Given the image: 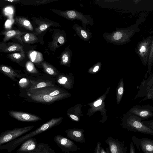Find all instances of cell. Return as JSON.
<instances>
[{
  "label": "cell",
  "mask_w": 153,
  "mask_h": 153,
  "mask_svg": "<svg viewBox=\"0 0 153 153\" xmlns=\"http://www.w3.org/2000/svg\"><path fill=\"white\" fill-rule=\"evenodd\" d=\"M102 102V100H99L97 101H96L94 104V105L95 107L98 106L100 105Z\"/></svg>",
  "instance_id": "obj_38"
},
{
  "label": "cell",
  "mask_w": 153,
  "mask_h": 153,
  "mask_svg": "<svg viewBox=\"0 0 153 153\" xmlns=\"http://www.w3.org/2000/svg\"><path fill=\"white\" fill-rule=\"evenodd\" d=\"M31 85L27 90H31L49 86H54V85L52 81L45 80H30Z\"/></svg>",
  "instance_id": "obj_19"
},
{
  "label": "cell",
  "mask_w": 153,
  "mask_h": 153,
  "mask_svg": "<svg viewBox=\"0 0 153 153\" xmlns=\"http://www.w3.org/2000/svg\"><path fill=\"white\" fill-rule=\"evenodd\" d=\"M141 118L128 112L125 117L122 124L124 128L128 131L149 134L153 136V130L143 123Z\"/></svg>",
  "instance_id": "obj_3"
},
{
  "label": "cell",
  "mask_w": 153,
  "mask_h": 153,
  "mask_svg": "<svg viewBox=\"0 0 153 153\" xmlns=\"http://www.w3.org/2000/svg\"><path fill=\"white\" fill-rule=\"evenodd\" d=\"M29 57L32 62L35 63L41 62L43 59L41 53L36 51L31 52L30 54Z\"/></svg>",
  "instance_id": "obj_27"
},
{
  "label": "cell",
  "mask_w": 153,
  "mask_h": 153,
  "mask_svg": "<svg viewBox=\"0 0 153 153\" xmlns=\"http://www.w3.org/2000/svg\"><path fill=\"white\" fill-rule=\"evenodd\" d=\"M53 25V23H52L46 22L40 24L38 28H35V30L37 33L39 34L42 32L44 31Z\"/></svg>",
  "instance_id": "obj_29"
},
{
  "label": "cell",
  "mask_w": 153,
  "mask_h": 153,
  "mask_svg": "<svg viewBox=\"0 0 153 153\" xmlns=\"http://www.w3.org/2000/svg\"><path fill=\"white\" fill-rule=\"evenodd\" d=\"M101 147V143L98 142L95 149L94 153H100Z\"/></svg>",
  "instance_id": "obj_34"
},
{
  "label": "cell",
  "mask_w": 153,
  "mask_h": 153,
  "mask_svg": "<svg viewBox=\"0 0 153 153\" xmlns=\"http://www.w3.org/2000/svg\"><path fill=\"white\" fill-rule=\"evenodd\" d=\"M72 28L80 38L84 41H88L92 37V33L90 30L84 28L76 24H74Z\"/></svg>",
  "instance_id": "obj_17"
},
{
  "label": "cell",
  "mask_w": 153,
  "mask_h": 153,
  "mask_svg": "<svg viewBox=\"0 0 153 153\" xmlns=\"http://www.w3.org/2000/svg\"><path fill=\"white\" fill-rule=\"evenodd\" d=\"M152 74H153V73Z\"/></svg>",
  "instance_id": "obj_43"
},
{
  "label": "cell",
  "mask_w": 153,
  "mask_h": 153,
  "mask_svg": "<svg viewBox=\"0 0 153 153\" xmlns=\"http://www.w3.org/2000/svg\"><path fill=\"white\" fill-rule=\"evenodd\" d=\"M100 67V65H95L94 68H93V71L94 72H95L97 71Z\"/></svg>",
  "instance_id": "obj_40"
},
{
  "label": "cell",
  "mask_w": 153,
  "mask_h": 153,
  "mask_svg": "<svg viewBox=\"0 0 153 153\" xmlns=\"http://www.w3.org/2000/svg\"><path fill=\"white\" fill-rule=\"evenodd\" d=\"M131 140L134 146L143 153H153V140L149 138H138L133 135Z\"/></svg>",
  "instance_id": "obj_9"
},
{
  "label": "cell",
  "mask_w": 153,
  "mask_h": 153,
  "mask_svg": "<svg viewBox=\"0 0 153 153\" xmlns=\"http://www.w3.org/2000/svg\"><path fill=\"white\" fill-rule=\"evenodd\" d=\"M29 80L26 78H22L21 79L19 82V86L22 88H25L29 83Z\"/></svg>",
  "instance_id": "obj_32"
},
{
  "label": "cell",
  "mask_w": 153,
  "mask_h": 153,
  "mask_svg": "<svg viewBox=\"0 0 153 153\" xmlns=\"http://www.w3.org/2000/svg\"><path fill=\"white\" fill-rule=\"evenodd\" d=\"M48 1H47V0H43V1H36V3H40V4H41V3H45V2H48Z\"/></svg>",
  "instance_id": "obj_41"
},
{
  "label": "cell",
  "mask_w": 153,
  "mask_h": 153,
  "mask_svg": "<svg viewBox=\"0 0 153 153\" xmlns=\"http://www.w3.org/2000/svg\"><path fill=\"white\" fill-rule=\"evenodd\" d=\"M143 20L140 18L134 25L125 28H116L110 33L106 32L102 34V37L107 43L117 45L125 44L130 42L136 33L139 31V26Z\"/></svg>",
  "instance_id": "obj_1"
},
{
  "label": "cell",
  "mask_w": 153,
  "mask_h": 153,
  "mask_svg": "<svg viewBox=\"0 0 153 153\" xmlns=\"http://www.w3.org/2000/svg\"><path fill=\"white\" fill-rule=\"evenodd\" d=\"M142 122L146 126L153 130V120H143Z\"/></svg>",
  "instance_id": "obj_33"
},
{
  "label": "cell",
  "mask_w": 153,
  "mask_h": 153,
  "mask_svg": "<svg viewBox=\"0 0 153 153\" xmlns=\"http://www.w3.org/2000/svg\"><path fill=\"white\" fill-rule=\"evenodd\" d=\"M27 153H56L54 150L47 143H38L36 148L33 151Z\"/></svg>",
  "instance_id": "obj_20"
},
{
  "label": "cell",
  "mask_w": 153,
  "mask_h": 153,
  "mask_svg": "<svg viewBox=\"0 0 153 153\" xmlns=\"http://www.w3.org/2000/svg\"><path fill=\"white\" fill-rule=\"evenodd\" d=\"M25 33L17 30H10L4 32L3 33L4 35L3 42H5L11 39L14 38L17 39L19 42L23 45L24 44L21 36Z\"/></svg>",
  "instance_id": "obj_18"
},
{
  "label": "cell",
  "mask_w": 153,
  "mask_h": 153,
  "mask_svg": "<svg viewBox=\"0 0 153 153\" xmlns=\"http://www.w3.org/2000/svg\"><path fill=\"white\" fill-rule=\"evenodd\" d=\"M27 70L31 73H36L37 71L33 63L30 61L27 62L26 64Z\"/></svg>",
  "instance_id": "obj_31"
},
{
  "label": "cell",
  "mask_w": 153,
  "mask_h": 153,
  "mask_svg": "<svg viewBox=\"0 0 153 153\" xmlns=\"http://www.w3.org/2000/svg\"><path fill=\"white\" fill-rule=\"evenodd\" d=\"M83 132V130L78 129H68L65 131L68 138L76 142L81 143L85 142Z\"/></svg>",
  "instance_id": "obj_14"
},
{
  "label": "cell",
  "mask_w": 153,
  "mask_h": 153,
  "mask_svg": "<svg viewBox=\"0 0 153 153\" xmlns=\"http://www.w3.org/2000/svg\"><path fill=\"white\" fill-rule=\"evenodd\" d=\"M124 88L123 86H120L118 89V93L119 95L121 96L123 93Z\"/></svg>",
  "instance_id": "obj_36"
},
{
  "label": "cell",
  "mask_w": 153,
  "mask_h": 153,
  "mask_svg": "<svg viewBox=\"0 0 153 153\" xmlns=\"http://www.w3.org/2000/svg\"><path fill=\"white\" fill-rule=\"evenodd\" d=\"M37 144L36 139L32 138L28 139L22 143L16 153H27L32 152L35 149Z\"/></svg>",
  "instance_id": "obj_13"
},
{
  "label": "cell",
  "mask_w": 153,
  "mask_h": 153,
  "mask_svg": "<svg viewBox=\"0 0 153 153\" xmlns=\"http://www.w3.org/2000/svg\"><path fill=\"white\" fill-rule=\"evenodd\" d=\"M34 126L16 128L2 132L0 134V146L10 142L31 130Z\"/></svg>",
  "instance_id": "obj_4"
},
{
  "label": "cell",
  "mask_w": 153,
  "mask_h": 153,
  "mask_svg": "<svg viewBox=\"0 0 153 153\" xmlns=\"http://www.w3.org/2000/svg\"><path fill=\"white\" fill-rule=\"evenodd\" d=\"M54 141L61 151L65 153L77 151L79 148L71 140L61 135H57L54 138Z\"/></svg>",
  "instance_id": "obj_7"
},
{
  "label": "cell",
  "mask_w": 153,
  "mask_h": 153,
  "mask_svg": "<svg viewBox=\"0 0 153 153\" xmlns=\"http://www.w3.org/2000/svg\"><path fill=\"white\" fill-rule=\"evenodd\" d=\"M152 39V42L151 50L149 57L148 62L147 63L148 70L147 73L150 74L152 70V68L153 64V35Z\"/></svg>",
  "instance_id": "obj_28"
},
{
  "label": "cell",
  "mask_w": 153,
  "mask_h": 153,
  "mask_svg": "<svg viewBox=\"0 0 153 153\" xmlns=\"http://www.w3.org/2000/svg\"><path fill=\"white\" fill-rule=\"evenodd\" d=\"M135 150L133 143L132 141L130 144V152L129 153H135Z\"/></svg>",
  "instance_id": "obj_35"
},
{
  "label": "cell",
  "mask_w": 153,
  "mask_h": 153,
  "mask_svg": "<svg viewBox=\"0 0 153 153\" xmlns=\"http://www.w3.org/2000/svg\"><path fill=\"white\" fill-rule=\"evenodd\" d=\"M149 100H153V85L150 88L145 97L141 100L139 102L140 103Z\"/></svg>",
  "instance_id": "obj_30"
},
{
  "label": "cell",
  "mask_w": 153,
  "mask_h": 153,
  "mask_svg": "<svg viewBox=\"0 0 153 153\" xmlns=\"http://www.w3.org/2000/svg\"><path fill=\"white\" fill-rule=\"evenodd\" d=\"M23 51L22 46L18 43L9 42L7 43H1L0 45V51L1 52L8 53Z\"/></svg>",
  "instance_id": "obj_16"
},
{
  "label": "cell",
  "mask_w": 153,
  "mask_h": 153,
  "mask_svg": "<svg viewBox=\"0 0 153 153\" xmlns=\"http://www.w3.org/2000/svg\"><path fill=\"white\" fill-rule=\"evenodd\" d=\"M70 117L73 120L75 121H78L79 119L78 117L76 116L73 114L70 115Z\"/></svg>",
  "instance_id": "obj_39"
},
{
  "label": "cell",
  "mask_w": 153,
  "mask_h": 153,
  "mask_svg": "<svg viewBox=\"0 0 153 153\" xmlns=\"http://www.w3.org/2000/svg\"><path fill=\"white\" fill-rule=\"evenodd\" d=\"M72 56V51L68 47H67L61 55V64L62 65L68 64L71 61Z\"/></svg>",
  "instance_id": "obj_22"
},
{
  "label": "cell",
  "mask_w": 153,
  "mask_h": 153,
  "mask_svg": "<svg viewBox=\"0 0 153 153\" xmlns=\"http://www.w3.org/2000/svg\"><path fill=\"white\" fill-rule=\"evenodd\" d=\"M129 112L144 120L153 117V106L149 104H138L133 106Z\"/></svg>",
  "instance_id": "obj_8"
},
{
  "label": "cell",
  "mask_w": 153,
  "mask_h": 153,
  "mask_svg": "<svg viewBox=\"0 0 153 153\" xmlns=\"http://www.w3.org/2000/svg\"><path fill=\"white\" fill-rule=\"evenodd\" d=\"M8 113L11 117L21 121L35 122L41 120L40 117L29 113L11 110Z\"/></svg>",
  "instance_id": "obj_12"
},
{
  "label": "cell",
  "mask_w": 153,
  "mask_h": 153,
  "mask_svg": "<svg viewBox=\"0 0 153 153\" xmlns=\"http://www.w3.org/2000/svg\"><path fill=\"white\" fill-rule=\"evenodd\" d=\"M152 36L150 35L143 38L137 44L135 52L139 56L143 65L147 64L152 45Z\"/></svg>",
  "instance_id": "obj_6"
},
{
  "label": "cell",
  "mask_w": 153,
  "mask_h": 153,
  "mask_svg": "<svg viewBox=\"0 0 153 153\" xmlns=\"http://www.w3.org/2000/svg\"><path fill=\"white\" fill-rule=\"evenodd\" d=\"M109 149L106 148L105 149L102 147H101L100 153H110Z\"/></svg>",
  "instance_id": "obj_37"
},
{
  "label": "cell",
  "mask_w": 153,
  "mask_h": 153,
  "mask_svg": "<svg viewBox=\"0 0 153 153\" xmlns=\"http://www.w3.org/2000/svg\"><path fill=\"white\" fill-rule=\"evenodd\" d=\"M14 19L16 22L23 27L30 31L33 30L31 23L26 19L23 17H16Z\"/></svg>",
  "instance_id": "obj_23"
},
{
  "label": "cell",
  "mask_w": 153,
  "mask_h": 153,
  "mask_svg": "<svg viewBox=\"0 0 153 153\" xmlns=\"http://www.w3.org/2000/svg\"><path fill=\"white\" fill-rule=\"evenodd\" d=\"M0 70L5 75L15 81H16V78H19L21 76L9 66L1 65L0 66Z\"/></svg>",
  "instance_id": "obj_21"
},
{
  "label": "cell",
  "mask_w": 153,
  "mask_h": 153,
  "mask_svg": "<svg viewBox=\"0 0 153 153\" xmlns=\"http://www.w3.org/2000/svg\"><path fill=\"white\" fill-rule=\"evenodd\" d=\"M22 40L26 43H33L37 41L38 38L32 33H26L23 36Z\"/></svg>",
  "instance_id": "obj_26"
},
{
  "label": "cell",
  "mask_w": 153,
  "mask_h": 153,
  "mask_svg": "<svg viewBox=\"0 0 153 153\" xmlns=\"http://www.w3.org/2000/svg\"><path fill=\"white\" fill-rule=\"evenodd\" d=\"M27 91L28 92L32 93L42 94L52 97L62 94L59 89L53 86H49Z\"/></svg>",
  "instance_id": "obj_15"
},
{
  "label": "cell",
  "mask_w": 153,
  "mask_h": 153,
  "mask_svg": "<svg viewBox=\"0 0 153 153\" xmlns=\"http://www.w3.org/2000/svg\"><path fill=\"white\" fill-rule=\"evenodd\" d=\"M58 13L60 15L68 20L71 21L74 20H80L82 27L85 29H86V26L88 25L93 26V21L90 15H85L76 9L68 10L63 11H60Z\"/></svg>",
  "instance_id": "obj_5"
},
{
  "label": "cell",
  "mask_w": 153,
  "mask_h": 153,
  "mask_svg": "<svg viewBox=\"0 0 153 153\" xmlns=\"http://www.w3.org/2000/svg\"><path fill=\"white\" fill-rule=\"evenodd\" d=\"M27 95L33 100L38 102L43 103H52L60 99L63 94L52 97L42 94L32 93L28 92Z\"/></svg>",
  "instance_id": "obj_11"
},
{
  "label": "cell",
  "mask_w": 153,
  "mask_h": 153,
  "mask_svg": "<svg viewBox=\"0 0 153 153\" xmlns=\"http://www.w3.org/2000/svg\"><path fill=\"white\" fill-rule=\"evenodd\" d=\"M42 65L45 71L47 74L53 76L57 75L56 69L51 65L45 62H42Z\"/></svg>",
  "instance_id": "obj_25"
},
{
  "label": "cell",
  "mask_w": 153,
  "mask_h": 153,
  "mask_svg": "<svg viewBox=\"0 0 153 153\" xmlns=\"http://www.w3.org/2000/svg\"><path fill=\"white\" fill-rule=\"evenodd\" d=\"M5 1L10 2H16L20 1V0H5Z\"/></svg>",
  "instance_id": "obj_42"
},
{
  "label": "cell",
  "mask_w": 153,
  "mask_h": 153,
  "mask_svg": "<svg viewBox=\"0 0 153 153\" xmlns=\"http://www.w3.org/2000/svg\"><path fill=\"white\" fill-rule=\"evenodd\" d=\"M9 58L13 61L19 63L25 58L24 51L18 53H13L8 55Z\"/></svg>",
  "instance_id": "obj_24"
},
{
  "label": "cell",
  "mask_w": 153,
  "mask_h": 153,
  "mask_svg": "<svg viewBox=\"0 0 153 153\" xmlns=\"http://www.w3.org/2000/svg\"><path fill=\"white\" fill-rule=\"evenodd\" d=\"M62 120L61 117L53 118L34 130L4 145H0V150H7L8 152H10L27 140L59 125Z\"/></svg>",
  "instance_id": "obj_2"
},
{
  "label": "cell",
  "mask_w": 153,
  "mask_h": 153,
  "mask_svg": "<svg viewBox=\"0 0 153 153\" xmlns=\"http://www.w3.org/2000/svg\"><path fill=\"white\" fill-rule=\"evenodd\" d=\"M111 153H127V147L124 143L117 139L108 137L105 140Z\"/></svg>",
  "instance_id": "obj_10"
}]
</instances>
